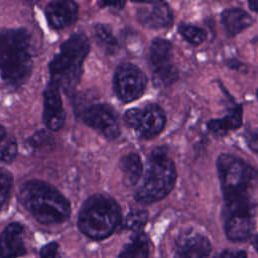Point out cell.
<instances>
[{
  "instance_id": "1",
  "label": "cell",
  "mask_w": 258,
  "mask_h": 258,
  "mask_svg": "<svg viewBox=\"0 0 258 258\" xmlns=\"http://www.w3.org/2000/svg\"><path fill=\"white\" fill-rule=\"evenodd\" d=\"M32 57L26 29H0V75L11 87L21 86L30 76Z\"/></svg>"
},
{
  "instance_id": "2",
  "label": "cell",
  "mask_w": 258,
  "mask_h": 258,
  "mask_svg": "<svg viewBox=\"0 0 258 258\" xmlns=\"http://www.w3.org/2000/svg\"><path fill=\"white\" fill-rule=\"evenodd\" d=\"M19 199L23 207L41 224H59L71 215L69 201L53 186L41 180L24 182Z\"/></svg>"
},
{
  "instance_id": "3",
  "label": "cell",
  "mask_w": 258,
  "mask_h": 258,
  "mask_svg": "<svg viewBox=\"0 0 258 258\" xmlns=\"http://www.w3.org/2000/svg\"><path fill=\"white\" fill-rule=\"evenodd\" d=\"M90 50L88 37L82 33H74L59 47V52L49 63L50 84L64 92L73 90L79 83L83 62Z\"/></svg>"
},
{
  "instance_id": "4",
  "label": "cell",
  "mask_w": 258,
  "mask_h": 258,
  "mask_svg": "<svg viewBox=\"0 0 258 258\" xmlns=\"http://www.w3.org/2000/svg\"><path fill=\"white\" fill-rule=\"evenodd\" d=\"M121 222V210L112 198L94 195L82 206L78 226L86 236L101 240L109 237Z\"/></svg>"
},
{
  "instance_id": "5",
  "label": "cell",
  "mask_w": 258,
  "mask_h": 258,
  "mask_svg": "<svg viewBox=\"0 0 258 258\" xmlns=\"http://www.w3.org/2000/svg\"><path fill=\"white\" fill-rule=\"evenodd\" d=\"M176 168L163 148H157L150 154L147 169L141 186L135 192V200L144 205L165 198L176 182Z\"/></svg>"
},
{
  "instance_id": "6",
  "label": "cell",
  "mask_w": 258,
  "mask_h": 258,
  "mask_svg": "<svg viewBox=\"0 0 258 258\" xmlns=\"http://www.w3.org/2000/svg\"><path fill=\"white\" fill-rule=\"evenodd\" d=\"M217 170L224 198L250 194L258 172L245 160L229 153L217 158Z\"/></svg>"
},
{
  "instance_id": "7",
  "label": "cell",
  "mask_w": 258,
  "mask_h": 258,
  "mask_svg": "<svg viewBox=\"0 0 258 258\" xmlns=\"http://www.w3.org/2000/svg\"><path fill=\"white\" fill-rule=\"evenodd\" d=\"M149 60L156 87H167L177 80L178 72L172 62V44L167 39H153L149 48Z\"/></svg>"
},
{
  "instance_id": "8",
  "label": "cell",
  "mask_w": 258,
  "mask_h": 258,
  "mask_svg": "<svg viewBox=\"0 0 258 258\" xmlns=\"http://www.w3.org/2000/svg\"><path fill=\"white\" fill-rule=\"evenodd\" d=\"M124 121L140 137L150 139L157 136L163 130L166 118L163 110L158 105L150 104L142 109H129L124 115Z\"/></svg>"
},
{
  "instance_id": "9",
  "label": "cell",
  "mask_w": 258,
  "mask_h": 258,
  "mask_svg": "<svg viewBox=\"0 0 258 258\" xmlns=\"http://www.w3.org/2000/svg\"><path fill=\"white\" fill-rule=\"evenodd\" d=\"M146 76L135 64L122 63L114 76V89L119 99L125 103L138 99L146 87Z\"/></svg>"
},
{
  "instance_id": "10",
  "label": "cell",
  "mask_w": 258,
  "mask_h": 258,
  "mask_svg": "<svg viewBox=\"0 0 258 258\" xmlns=\"http://www.w3.org/2000/svg\"><path fill=\"white\" fill-rule=\"evenodd\" d=\"M84 122L108 139H115L120 134L116 116L110 108L97 104L90 106L83 113Z\"/></svg>"
},
{
  "instance_id": "11",
  "label": "cell",
  "mask_w": 258,
  "mask_h": 258,
  "mask_svg": "<svg viewBox=\"0 0 258 258\" xmlns=\"http://www.w3.org/2000/svg\"><path fill=\"white\" fill-rule=\"evenodd\" d=\"M138 21L152 29L168 28L172 25L173 14L170 7L161 1L140 3L137 9Z\"/></svg>"
},
{
  "instance_id": "12",
  "label": "cell",
  "mask_w": 258,
  "mask_h": 258,
  "mask_svg": "<svg viewBox=\"0 0 258 258\" xmlns=\"http://www.w3.org/2000/svg\"><path fill=\"white\" fill-rule=\"evenodd\" d=\"M211 251L209 239L198 232L183 233L176 240V258H209Z\"/></svg>"
},
{
  "instance_id": "13",
  "label": "cell",
  "mask_w": 258,
  "mask_h": 258,
  "mask_svg": "<svg viewBox=\"0 0 258 258\" xmlns=\"http://www.w3.org/2000/svg\"><path fill=\"white\" fill-rule=\"evenodd\" d=\"M66 120L59 89L49 84L43 93V122L52 131L59 130Z\"/></svg>"
},
{
  "instance_id": "14",
  "label": "cell",
  "mask_w": 258,
  "mask_h": 258,
  "mask_svg": "<svg viewBox=\"0 0 258 258\" xmlns=\"http://www.w3.org/2000/svg\"><path fill=\"white\" fill-rule=\"evenodd\" d=\"M44 12L51 27L63 29L77 20L78 5L70 0L52 1L46 5Z\"/></svg>"
},
{
  "instance_id": "15",
  "label": "cell",
  "mask_w": 258,
  "mask_h": 258,
  "mask_svg": "<svg viewBox=\"0 0 258 258\" xmlns=\"http://www.w3.org/2000/svg\"><path fill=\"white\" fill-rule=\"evenodd\" d=\"M26 252L23 243V227L19 223L9 224L0 235V257L16 258Z\"/></svg>"
},
{
  "instance_id": "16",
  "label": "cell",
  "mask_w": 258,
  "mask_h": 258,
  "mask_svg": "<svg viewBox=\"0 0 258 258\" xmlns=\"http://www.w3.org/2000/svg\"><path fill=\"white\" fill-rule=\"evenodd\" d=\"M224 229L227 238L234 242L247 240L255 227L254 215L223 216Z\"/></svg>"
},
{
  "instance_id": "17",
  "label": "cell",
  "mask_w": 258,
  "mask_h": 258,
  "mask_svg": "<svg viewBox=\"0 0 258 258\" xmlns=\"http://www.w3.org/2000/svg\"><path fill=\"white\" fill-rule=\"evenodd\" d=\"M221 22L229 36H236L252 25L253 18L247 11L238 7H232L223 11Z\"/></svg>"
},
{
  "instance_id": "18",
  "label": "cell",
  "mask_w": 258,
  "mask_h": 258,
  "mask_svg": "<svg viewBox=\"0 0 258 258\" xmlns=\"http://www.w3.org/2000/svg\"><path fill=\"white\" fill-rule=\"evenodd\" d=\"M243 123V107L241 104L236 106L227 116L210 120L207 124L209 131L217 136L227 135L229 132L237 130Z\"/></svg>"
},
{
  "instance_id": "19",
  "label": "cell",
  "mask_w": 258,
  "mask_h": 258,
  "mask_svg": "<svg viewBox=\"0 0 258 258\" xmlns=\"http://www.w3.org/2000/svg\"><path fill=\"white\" fill-rule=\"evenodd\" d=\"M120 168L123 173L124 181L127 185H135L143 171V165L140 156L137 153H129L122 157Z\"/></svg>"
},
{
  "instance_id": "20",
  "label": "cell",
  "mask_w": 258,
  "mask_h": 258,
  "mask_svg": "<svg viewBox=\"0 0 258 258\" xmlns=\"http://www.w3.org/2000/svg\"><path fill=\"white\" fill-rule=\"evenodd\" d=\"M149 239L143 232L131 237L129 243L124 245L119 253V258H148Z\"/></svg>"
},
{
  "instance_id": "21",
  "label": "cell",
  "mask_w": 258,
  "mask_h": 258,
  "mask_svg": "<svg viewBox=\"0 0 258 258\" xmlns=\"http://www.w3.org/2000/svg\"><path fill=\"white\" fill-rule=\"evenodd\" d=\"M93 33L97 44L107 54H113L117 50L118 41L109 25L98 23L94 26Z\"/></svg>"
},
{
  "instance_id": "22",
  "label": "cell",
  "mask_w": 258,
  "mask_h": 258,
  "mask_svg": "<svg viewBox=\"0 0 258 258\" xmlns=\"http://www.w3.org/2000/svg\"><path fill=\"white\" fill-rule=\"evenodd\" d=\"M179 34L190 44L199 45L207 38V32L201 27L188 23H180L178 26Z\"/></svg>"
},
{
  "instance_id": "23",
  "label": "cell",
  "mask_w": 258,
  "mask_h": 258,
  "mask_svg": "<svg viewBox=\"0 0 258 258\" xmlns=\"http://www.w3.org/2000/svg\"><path fill=\"white\" fill-rule=\"evenodd\" d=\"M148 220V213L143 210H134L131 211L125 218L123 227L130 231H133L135 234L141 233L142 229L146 225Z\"/></svg>"
},
{
  "instance_id": "24",
  "label": "cell",
  "mask_w": 258,
  "mask_h": 258,
  "mask_svg": "<svg viewBox=\"0 0 258 258\" xmlns=\"http://www.w3.org/2000/svg\"><path fill=\"white\" fill-rule=\"evenodd\" d=\"M13 177L9 171L0 167V210L6 205L12 187Z\"/></svg>"
},
{
  "instance_id": "25",
  "label": "cell",
  "mask_w": 258,
  "mask_h": 258,
  "mask_svg": "<svg viewBox=\"0 0 258 258\" xmlns=\"http://www.w3.org/2000/svg\"><path fill=\"white\" fill-rule=\"evenodd\" d=\"M17 154V143L14 137H5L0 142V160L10 162Z\"/></svg>"
},
{
  "instance_id": "26",
  "label": "cell",
  "mask_w": 258,
  "mask_h": 258,
  "mask_svg": "<svg viewBox=\"0 0 258 258\" xmlns=\"http://www.w3.org/2000/svg\"><path fill=\"white\" fill-rule=\"evenodd\" d=\"M244 139L248 147L258 153V129H248L244 134Z\"/></svg>"
},
{
  "instance_id": "27",
  "label": "cell",
  "mask_w": 258,
  "mask_h": 258,
  "mask_svg": "<svg viewBox=\"0 0 258 258\" xmlns=\"http://www.w3.org/2000/svg\"><path fill=\"white\" fill-rule=\"evenodd\" d=\"M57 252H58V245L54 242H51L41 248L40 257L41 258H57Z\"/></svg>"
},
{
  "instance_id": "28",
  "label": "cell",
  "mask_w": 258,
  "mask_h": 258,
  "mask_svg": "<svg viewBox=\"0 0 258 258\" xmlns=\"http://www.w3.org/2000/svg\"><path fill=\"white\" fill-rule=\"evenodd\" d=\"M220 258H247V254L245 251L226 250L221 254Z\"/></svg>"
},
{
  "instance_id": "29",
  "label": "cell",
  "mask_w": 258,
  "mask_h": 258,
  "mask_svg": "<svg viewBox=\"0 0 258 258\" xmlns=\"http://www.w3.org/2000/svg\"><path fill=\"white\" fill-rule=\"evenodd\" d=\"M102 5L108 6L109 8H110L111 6H114L115 9H118V10H119V9H121V8L125 5V3H124V2H103Z\"/></svg>"
},
{
  "instance_id": "30",
  "label": "cell",
  "mask_w": 258,
  "mask_h": 258,
  "mask_svg": "<svg viewBox=\"0 0 258 258\" xmlns=\"http://www.w3.org/2000/svg\"><path fill=\"white\" fill-rule=\"evenodd\" d=\"M248 5L252 11L258 13V0H251L248 2Z\"/></svg>"
},
{
  "instance_id": "31",
  "label": "cell",
  "mask_w": 258,
  "mask_h": 258,
  "mask_svg": "<svg viewBox=\"0 0 258 258\" xmlns=\"http://www.w3.org/2000/svg\"><path fill=\"white\" fill-rule=\"evenodd\" d=\"M5 137H6V131H5L4 127H2V126L0 125V142H1Z\"/></svg>"
},
{
  "instance_id": "32",
  "label": "cell",
  "mask_w": 258,
  "mask_h": 258,
  "mask_svg": "<svg viewBox=\"0 0 258 258\" xmlns=\"http://www.w3.org/2000/svg\"><path fill=\"white\" fill-rule=\"evenodd\" d=\"M253 246H254L255 250H256L257 253H258V235H256L255 238H254V240H253Z\"/></svg>"
},
{
  "instance_id": "33",
  "label": "cell",
  "mask_w": 258,
  "mask_h": 258,
  "mask_svg": "<svg viewBox=\"0 0 258 258\" xmlns=\"http://www.w3.org/2000/svg\"><path fill=\"white\" fill-rule=\"evenodd\" d=\"M256 96H257V99H258V89H257V92H256Z\"/></svg>"
}]
</instances>
